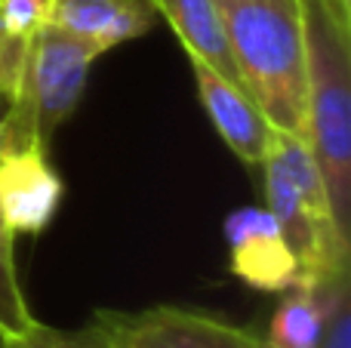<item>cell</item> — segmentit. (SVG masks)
<instances>
[{
  "label": "cell",
  "mask_w": 351,
  "mask_h": 348,
  "mask_svg": "<svg viewBox=\"0 0 351 348\" xmlns=\"http://www.w3.org/2000/svg\"><path fill=\"white\" fill-rule=\"evenodd\" d=\"M154 16L148 0H47V22L77 37L96 55L148 34Z\"/></svg>",
  "instance_id": "8"
},
{
  "label": "cell",
  "mask_w": 351,
  "mask_h": 348,
  "mask_svg": "<svg viewBox=\"0 0 351 348\" xmlns=\"http://www.w3.org/2000/svg\"><path fill=\"white\" fill-rule=\"evenodd\" d=\"M99 55L56 25H43L34 37L25 71L12 92L10 114L0 123V145L47 148L56 129L77 111L90 68Z\"/></svg>",
  "instance_id": "3"
},
{
  "label": "cell",
  "mask_w": 351,
  "mask_h": 348,
  "mask_svg": "<svg viewBox=\"0 0 351 348\" xmlns=\"http://www.w3.org/2000/svg\"><path fill=\"white\" fill-rule=\"evenodd\" d=\"M158 16L167 18L173 34L185 47L188 59H197L219 71L222 77L241 84L234 55L228 47V34H225V22L219 12L216 0H148ZM243 86V84H241Z\"/></svg>",
  "instance_id": "9"
},
{
  "label": "cell",
  "mask_w": 351,
  "mask_h": 348,
  "mask_svg": "<svg viewBox=\"0 0 351 348\" xmlns=\"http://www.w3.org/2000/svg\"><path fill=\"white\" fill-rule=\"evenodd\" d=\"M305 37V139L339 238L351 247V25L327 0H299Z\"/></svg>",
  "instance_id": "1"
},
{
  "label": "cell",
  "mask_w": 351,
  "mask_h": 348,
  "mask_svg": "<svg viewBox=\"0 0 351 348\" xmlns=\"http://www.w3.org/2000/svg\"><path fill=\"white\" fill-rule=\"evenodd\" d=\"M330 6H333V12L342 18L346 25H351V0H327Z\"/></svg>",
  "instance_id": "15"
},
{
  "label": "cell",
  "mask_w": 351,
  "mask_h": 348,
  "mask_svg": "<svg viewBox=\"0 0 351 348\" xmlns=\"http://www.w3.org/2000/svg\"><path fill=\"white\" fill-rule=\"evenodd\" d=\"M188 62H191L200 105H204L210 123L216 127L219 139L228 145V151H234V158L241 164L259 166L268 154L271 127H268L262 108L256 105V99L241 84L222 77V74L213 71L204 62L197 59H188Z\"/></svg>",
  "instance_id": "7"
},
{
  "label": "cell",
  "mask_w": 351,
  "mask_h": 348,
  "mask_svg": "<svg viewBox=\"0 0 351 348\" xmlns=\"http://www.w3.org/2000/svg\"><path fill=\"white\" fill-rule=\"evenodd\" d=\"M3 348H84V343L77 339V333L53 330V327H43L37 321L28 333H22L16 339H6Z\"/></svg>",
  "instance_id": "14"
},
{
  "label": "cell",
  "mask_w": 351,
  "mask_h": 348,
  "mask_svg": "<svg viewBox=\"0 0 351 348\" xmlns=\"http://www.w3.org/2000/svg\"><path fill=\"white\" fill-rule=\"evenodd\" d=\"M3 345H6V339H3V336H0V348H3Z\"/></svg>",
  "instance_id": "16"
},
{
  "label": "cell",
  "mask_w": 351,
  "mask_h": 348,
  "mask_svg": "<svg viewBox=\"0 0 351 348\" xmlns=\"http://www.w3.org/2000/svg\"><path fill=\"white\" fill-rule=\"evenodd\" d=\"M62 203V179L40 145H0V219L12 234H40Z\"/></svg>",
  "instance_id": "5"
},
{
  "label": "cell",
  "mask_w": 351,
  "mask_h": 348,
  "mask_svg": "<svg viewBox=\"0 0 351 348\" xmlns=\"http://www.w3.org/2000/svg\"><path fill=\"white\" fill-rule=\"evenodd\" d=\"M77 333L84 348H268L265 336L179 306L96 312Z\"/></svg>",
  "instance_id": "4"
},
{
  "label": "cell",
  "mask_w": 351,
  "mask_h": 348,
  "mask_svg": "<svg viewBox=\"0 0 351 348\" xmlns=\"http://www.w3.org/2000/svg\"><path fill=\"white\" fill-rule=\"evenodd\" d=\"M241 84L268 127L305 136V37L299 0H216Z\"/></svg>",
  "instance_id": "2"
},
{
  "label": "cell",
  "mask_w": 351,
  "mask_h": 348,
  "mask_svg": "<svg viewBox=\"0 0 351 348\" xmlns=\"http://www.w3.org/2000/svg\"><path fill=\"white\" fill-rule=\"evenodd\" d=\"M351 271H339L330 287V306L327 321H324V333L315 348H351Z\"/></svg>",
  "instance_id": "13"
},
{
  "label": "cell",
  "mask_w": 351,
  "mask_h": 348,
  "mask_svg": "<svg viewBox=\"0 0 351 348\" xmlns=\"http://www.w3.org/2000/svg\"><path fill=\"white\" fill-rule=\"evenodd\" d=\"M225 240L231 247V269L243 284L265 293H284L302 284L299 259L265 207L234 210L225 219Z\"/></svg>",
  "instance_id": "6"
},
{
  "label": "cell",
  "mask_w": 351,
  "mask_h": 348,
  "mask_svg": "<svg viewBox=\"0 0 351 348\" xmlns=\"http://www.w3.org/2000/svg\"><path fill=\"white\" fill-rule=\"evenodd\" d=\"M339 271L321 277V281L296 284V287L284 290L287 296L280 299L265 336L268 348H315L317 345V339L324 333V321H327L330 287H333V277Z\"/></svg>",
  "instance_id": "10"
},
{
  "label": "cell",
  "mask_w": 351,
  "mask_h": 348,
  "mask_svg": "<svg viewBox=\"0 0 351 348\" xmlns=\"http://www.w3.org/2000/svg\"><path fill=\"white\" fill-rule=\"evenodd\" d=\"M12 240H16V234L0 219V336L3 339L22 336L37 324V318L28 308V299H25L22 281H19Z\"/></svg>",
  "instance_id": "12"
},
{
  "label": "cell",
  "mask_w": 351,
  "mask_h": 348,
  "mask_svg": "<svg viewBox=\"0 0 351 348\" xmlns=\"http://www.w3.org/2000/svg\"><path fill=\"white\" fill-rule=\"evenodd\" d=\"M47 25V0H0V99L10 102L31 55L37 31Z\"/></svg>",
  "instance_id": "11"
}]
</instances>
